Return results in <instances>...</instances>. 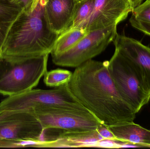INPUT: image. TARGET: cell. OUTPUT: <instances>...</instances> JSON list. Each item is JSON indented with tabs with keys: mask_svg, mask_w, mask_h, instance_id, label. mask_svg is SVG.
Here are the masks:
<instances>
[{
	"mask_svg": "<svg viewBox=\"0 0 150 149\" xmlns=\"http://www.w3.org/2000/svg\"><path fill=\"white\" fill-rule=\"evenodd\" d=\"M67 85L77 100L106 127L135 119L137 113L123 99L110 75L108 61L85 62L76 67Z\"/></svg>",
	"mask_w": 150,
	"mask_h": 149,
	"instance_id": "cell-1",
	"label": "cell"
},
{
	"mask_svg": "<svg viewBox=\"0 0 150 149\" xmlns=\"http://www.w3.org/2000/svg\"><path fill=\"white\" fill-rule=\"evenodd\" d=\"M40 0L33 12H23L11 28L0 52V57L18 59L51 53L59 34L51 29L45 4Z\"/></svg>",
	"mask_w": 150,
	"mask_h": 149,
	"instance_id": "cell-2",
	"label": "cell"
},
{
	"mask_svg": "<svg viewBox=\"0 0 150 149\" xmlns=\"http://www.w3.org/2000/svg\"><path fill=\"white\" fill-rule=\"evenodd\" d=\"M48 56L18 59L0 57V94L13 96L36 87L47 71Z\"/></svg>",
	"mask_w": 150,
	"mask_h": 149,
	"instance_id": "cell-3",
	"label": "cell"
},
{
	"mask_svg": "<svg viewBox=\"0 0 150 149\" xmlns=\"http://www.w3.org/2000/svg\"><path fill=\"white\" fill-rule=\"evenodd\" d=\"M108 70L120 94L137 113L148 104L150 94L134 66L115 48L113 55L108 61Z\"/></svg>",
	"mask_w": 150,
	"mask_h": 149,
	"instance_id": "cell-4",
	"label": "cell"
},
{
	"mask_svg": "<svg viewBox=\"0 0 150 149\" xmlns=\"http://www.w3.org/2000/svg\"><path fill=\"white\" fill-rule=\"evenodd\" d=\"M53 106L86 109L72 94L67 84L49 90L33 89L8 96L0 102V110L4 111L30 112L38 108Z\"/></svg>",
	"mask_w": 150,
	"mask_h": 149,
	"instance_id": "cell-5",
	"label": "cell"
},
{
	"mask_svg": "<svg viewBox=\"0 0 150 149\" xmlns=\"http://www.w3.org/2000/svg\"><path fill=\"white\" fill-rule=\"evenodd\" d=\"M30 112L37 117L44 130L86 132L97 130L102 124L86 109L42 107Z\"/></svg>",
	"mask_w": 150,
	"mask_h": 149,
	"instance_id": "cell-6",
	"label": "cell"
},
{
	"mask_svg": "<svg viewBox=\"0 0 150 149\" xmlns=\"http://www.w3.org/2000/svg\"><path fill=\"white\" fill-rule=\"evenodd\" d=\"M117 25L89 31L70 50L52 56L54 64L62 67H76L92 59L105 50L117 36Z\"/></svg>",
	"mask_w": 150,
	"mask_h": 149,
	"instance_id": "cell-7",
	"label": "cell"
},
{
	"mask_svg": "<svg viewBox=\"0 0 150 149\" xmlns=\"http://www.w3.org/2000/svg\"><path fill=\"white\" fill-rule=\"evenodd\" d=\"M44 130L37 117L30 112L15 111L0 122V140L42 141Z\"/></svg>",
	"mask_w": 150,
	"mask_h": 149,
	"instance_id": "cell-8",
	"label": "cell"
},
{
	"mask_svg": "<svg viewBox=\"0 0 150 149\" xmlns=\"http://www.w3.org/2000/svg\"><path fill=\"white\" fill-rule=\"evenodd\" d=\"M133 8L129 0H94V7L86 30L88 31L117 25Z\"/></svg>",
	"mask_w": 150,
	"mask_h": 149,
	"instance_id": "cell-9",
	"label": "cell"
},
{
	"mask_svg": "<svg viewBox=\"0 0 150 149\" xmlns=\"http://www.w3.org/2000/svg\"><path fill=\"white\" fill-rule=\"evenodd\" d=\"M113 41L115 48L133 63L150 94V47L132 38L118 34Z\"/></svg>",
	"mask_w": 150,
	"mask_h": 149,
	"instance_id": "cell-10",
	"label": "cell"
},
{
	"mask_svg": "<svg viewBox=\"0 0 150 149\" xmlns=\"http://www.w3.org/2000/svg\"><path fill=\"white\" fill-rule=\"evenodd\" d=\"M79 0H47L45 11L51 29L59 35L69 28Z\"/></svg>",
	"mask_w": 150,
	"mask_h": 149,
	"instance_id": "cell-11",
	"label": "cell"
},
{
	"mask_svg": "<svg viewBox=\"0 0 150 149\" xmlns=\"http://www.w3.org/2000/svg\"><path fill=\"white\" fill-rule=\"evenodd\" d=\"M116 141L132 145L150 147V130L133 122L108 127Z\"/></svg>",
	"mask_w": 150,
	"mask_h": 149,
	"instance_id": "cell-12",
	"label": "cell"
},
{
	"mask_svg": "<svg viewBox=\"0 0 150 149\" xmlns=\"http://www.w3.org/2000/svg\"><path fill=\"white\" fill-rule=\"evenodd\" d=\"M23 12L14 3L0 1V52L11 28Z\"/></svg>",
	"mask_w": 150,
	"mask_h": 149,
	"instance_id": "cell-13",
	"label": "cell"
},
{
	"mask_svg": "<svg viewBox=\"0 0 150 149\" xmlns=\"http://www.w3.org/2000/svg\"><path fill=\"white\" fill-rule=\"evenodd\" d=\"M89 32L84 29L69 27L58 36L51 52L52 56L63 53L74 46Z\"/></svg>",
	"mask_w": 150,
	"mask_h": 149,
	"instance_id": "cell-14",
	"label": "cell"
},
{
	"mask_svg": "<svg viewBox=\"0 0 150 149\" xmlns=\"http://www.w3.org/2000/svg\"><path fill=\"white\" fill-rule=\"evenodd\" d=\"M94 7V0H79L70 27L86 29Z\"/></svg>",
	"mask_w": 150,
	"mask_h": 149,
	"instance_id": "cell-15",
	"label": "cell"
},
{
	"mask_svg": "<svg viewBox=\"0 0 150 149\" xmlns=\"http://www.w3.org/2000/svg\"><path fill=\"white\" fill-rule=\"evenodd\" d=\"M72 75L73 72L64 69L47 71L44 76V82L47 86L59 87L68 84L71 80Z\"/></svg>",
	"mask_w": 150,
	"mask_h": 149,
	"instance_id": "cell-16",
	"label": "cell"
},
{
	"mask_svg": "<svg viewBox=\"0 0 150 149\" xmlns=\"http://www.w3.org/2000/svg\"><path fill=\"white\" fill-rule=\"evenodd\" d=\"M132 12V16L136 19L150 22V0H146L134 8Z\"/></svg>",
	"mask_w": 150,
	"mask_h": 149,
	"instance_id": "cell-17",
	"label": "cell"
},
{
	"mask_svg": "<svg viewBox=\"0 0 150 149\" xmlns=\"http://www.w3.org/2000/svg\"><path fill=\"white\" fill-rule=\"evenodd\" d=\"M40 0H12V2L19 6L23 12L29 14L34 11Z\"/></svg>",
	"mask_w": 150,
	"mask_h": 149,
	"instance_id": "cell-18",
	"label": "cell"
},
{
	"mask_svg": "<svg viewBox=\"0 0 150 149\" xmlns=\"http://www.w3.org/2000/svg\"><path fill=\"white\" fill-rule=\"evenodd\" d=\"M129 22L134 28L150 36V22L138 20L132 15Z\"/></svg>",
	"mask_w": 150,
	"mask_h": 149,
	"instance_id": "cell-19",
	"label": "cell"
},
{
	"mask_svg": "<svg viewBox=\"0 0 150 149\" xmlns=\"http://www.w3.org/2000/svg\"><path fill=\"white\" fill-rule=\"evenodd\" d=\"M15 111L0 110V122L8 118Z\"/></svg>",
	"mask_w": 150,
	"mask_h": 149,
	"instance_id": "cell-20",
	"label": "cell"
},
{
	"mask_svg": "<svg viewBox=\"0 0 150 149\" xmlns=\"http://www.w3.org/2000/svg\"><path fill=\"white\" fill-rule=\"evenodd\" d=\"M129 1L130 2L132 8L134 9V8H136L142 3L143 0H129Z\"/></svg>",
	"mask_w": 150,
	"mask_h": 149,
	"instance_id": "cell-21",
	"label": "cell"
},
{
	"mask_svg": "<svg viewBox=\"0 0 150 149\" xmlns=\"http://www.w3.org/2000/svg\"><path fill=\"white\" fill-rule=\"evenodd\" d=\"M12 0H0V1H7L11 2H12Z\"/></svg>",
	"mask_w": 150,
	"mask_h": 149,
	"instance_id": "cell-22",
	"label": "cell"
}]
</instances>
